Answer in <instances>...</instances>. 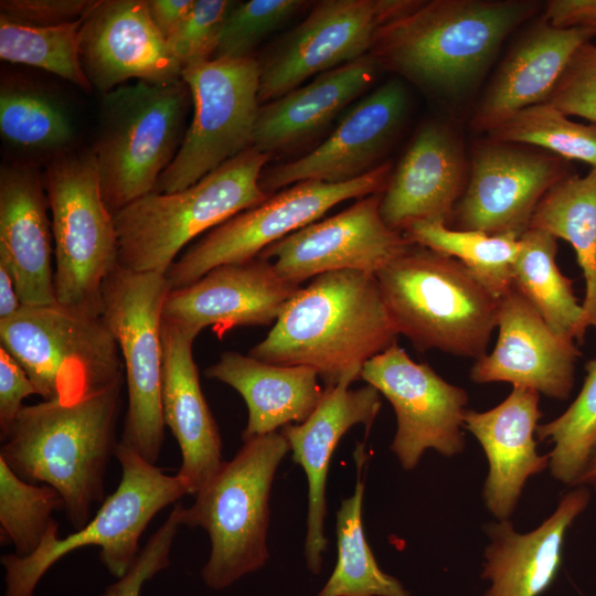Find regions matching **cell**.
I'll list each match as a JSON object with an SVG mask.
<instances>
[{
	"label": "cell",
	"instance_id": "1",
	"mask_svg": "<svg viewBox=\"0 0 596 596\" xmlns=\"http://www.w3.org/2000/svg\"><path fill=\"white\" fill-rule=\"evenodd\" d=\"M398 334L375 274L337 270L300 287L248 355L309 368L326 386L351 384L369 360L396 343Z\"/></svg>",
	"mask_w": 596,
	"mask_h": 596
},
{
	"label": "cell",
	"instance_id": "2",
	"mask_svg": "<svg viewBox=\"0 0 596 596\" xmlns=\"http://www.w3.org/2000/svg\"><path fill=\"white\" fill-rule=\"evenodd\" d=\"M124 377L74 402L24 406L2 440L0 459L21 479L53 487L75 529L105 494L107 465L119 441Z\"/></svg>",
	"mask_w": 596,
	"mask_h": 596
},
{
	"label": "cell",
	"instance_id": "3",
	"mask_svg": "<svg viewBox=\"0 0 596 596\" xmlns=\"http://www.w3.org/2000/svg\"><path fill=\"white\" fill-rule=\"evenodd\" d=\"M535 2L433 0L382 26L369 55L416 84L456 94L475 83Z\"/></svg>",
	"mask_w": 596,
	"mask_h": 596
},
{
	"label": "cell",
	"instance_id": "4",
	"mask_svg": "<svg viewBox=\"0 0 596 596\" xmlns=\"http://www.w3.org/2000/svg\"><path fill=\"white\" fill-rule=\"evenodd\" d=\"M375 276L398 333L418 351L486 354L499 298L459 260L412 244Z\"/></svg>",
	"mask_w": 596,
	"mask_h": 596
},
{
	"label": "cell",
	"instance_id": "5",
	"mask_svg": "<svg viewBox=\"0 0 596 596\" xmlns=\"http://www.w3.org/2000/svg\"><path fill=\"white\" fill-rule=\"evenodd\" d=\"M269 159L251 147L189 188L151 192L120 209L114 214L118 265L166 274L194 237L269 196L259 183Z\"/></svg>",
	"mask_w": 596,
	"mask_h": 596
},
{
	"label": "cell",
	"instance_id": "6",
	"mask_svg": "<svg viewBox=\"0 0 596 596\" xmlns=\"http://www.w3.org/2000/svg\"><path fill=\"white\" fill-rule=\"evenodd\" d=\"M289 450L278 430L245 440L194 494L193 504L182 505L181 524L209 534L211 553L201 576L210 588L224 589L266 564L272 485Z\"/></svg>",
	"mask_w": 596,
	"mask_h": 596
},
{
	"label": "cell",
	"instance_id": "7",
	"mask_svg": "<svg viewBox=\"0 0 596 596\" xmlns=\"http://www.w3.org/2000/svg\"><path fill=\"white\" fill-rule=\"evenodd\" d=\"M191 104L182 78L137 81L102 94L93 152L103 199L113 214L155 191L182 143Z\"/></svg>",
	"mask_w": 596,
	"mask_h": 596
},
{
	"label": "cell",
	"instance_id": "8",
	"mask_svg": "<svg viewBox=\"0 0 596 596\" xmlns=\"http://www.w3.org/2000/svg\"><path fill=\"white\" fill-rule=\"evenodd\" d=\"M115 457L123 471L118 487L82 529L60 539L56 525L31 555L1 556L6 571L4 596H33L38 583L57 561L86 546H98L108 572L121 577L137 558L139 539L152 518L189 493L180 476L166 475L120 441Z\"/></svg>",
	"mask_w": 596,
	"mask_h": 596
},
{
	"label": "cell",
	"instance_id": "9",
	"mask_svg": "<svg viewBox=\"0 0 596 596\" xmlns=\"http://www.w3.org/2000/svg\"><path fill=\"white\" fill-rule=\"evenodd\" d=\"M44 183L52 216L55 300L102 317L103 284L118 266V240L93 150L58 155L47 164Z\"/></svg>",
	"mask_w": 596,
	"mask_h": 596
},
{
	"label": "cell",
	"instance_id": "10",
	"mask_svg": "<svg viewBox=\"0 0 596 596\" xmlns=\"http://www.w3.org/2000/svg\"><path fill=\"white\" fill-rule=\"evenodd\" d=\"M0 347L19 362L44 401L74 402L124 377L118 344L103 316L57 302L22 305L1 320Z\"/></svg>",
	"mask_w": 596,
	"mask_h": 596
},
{
	"label": "cell",
	"instance_id": "11",
	"mask_svg": "<svg viewBox=\"0 0 596 596\" xmlns=\"http://www.w3.org/2000/svg\"><path fill=\"white\" fill-rule=\"evenodd\" d=\"M171 287L161 273H136L119 265L102 289V316L124 364L128 408L120 443L156 464L164 440L161 409L163 306Z\"/></svg>",
	"mask_w": 596,
	"mask_h": 596
},
{
	"label": "cell",
	"instance_id": "12",
	"mask_svg": "<svg viewBox=\"0 0 596 596\" xmlns=\"http://www.w3.org/2000/svg\"><path fill=\"white\" fill-rule=\"evenodd\" d=\"M260 64L252 57H212L182 68L193 116L171 164L153 192L183 190L253 147Z\"/></svg>",
	"mask_w": 596,
	"mask_h": 596
},
{
	"label": "cell",
	"instance_id": "13",
	"mask_svg": "<svg viewBox=\"0 0 596 596\" xmlns=\"http://www.w3.org/2000/svg\"><path fill=\"white\" fill-rule=\"evenodd\" d=\"M392 173L384 162L342 183L307 180L269 195L215 226L172 263L166 273L171 289L188 286L211 269L256 258L265 248L316 222L334 205L352 198L382 193Z\"/></svg>",
	"mask_w": 596,
	"mask_h": 596
},
{
	"label": "cell",
	"instance_id": "14",
	"mask_svg": "<svg viewBox=\"0 0 596 596\" xmlns=\"http://www.w3.org/2000/svg\"><path fill=\"white\" fill-rule=\"evenodd\" d=\"M418 0H323L260 64L258 102L268 103L370 53L382 26Z\"/></svg>",
	"mask_w": 596,
	"mask_h": 596
},
{
	"label": "cell",
	"instance_id": "15",
	"mask_svg": "<svg viewBox=\"0 0 596 596\" xmlns=\"http://www.w3.org/2000/svg\"><path fill=\"white\" fill-rule=\"evenodd\" d=\"M361 379L392 404L397 429L391 449L405 469H413L433 448L453 456L464 448L465 390L446 382L429 365L414 362L394 343L369 360Z\"/></svg>",
	"mask_w": 596,
	"mask_h": 596
},
{
	"label": "cell",
	"instance_id": "16",
	"mask_svg": "<svg viewBox=\"0 0 596 596\" xmlns=\"http://www.w3.org/2000/svg\"><path fill=\"white\" fill-rule=\"evenodd\" d=\"M381 194L358 199L338 214L272 244L257 257L269 260L284 280L296 285L337 270L376 274L412 245L383 221Z\"/></svg>",
	"mask_w": 596,
	"mask_h": 596
},
{
	"label": "cell",
	"instance_id": "17",
	"mask_svg": "<svg viewBox=\"0 0 596 596\" xmlns=\"http://www.w3.org/2000/svg\"><path fill=\"white\" fill-rule=\"evenodd\" d=\"M564 159L492 140L476 148L456 228L520 237L549 189L566 177Z\"/></svg>",
	"mask_w": 596,
	"mask_h": 596
},
{
	"label": "cell",
	"instance_id": "18",
	"mask_svg": "<svg viewBox=\"0 0 596 596\" xmlns=\"http://www.w3.org/2000/svg\"><path fill=\"white\" fill-rule=\"evenodd\" d=\"M299 288L259 257L222 265L188 286L171 289L162 320L192 339L206 327L222 337L237 327L274 324Z\"/></svg>",
	"mask_w": 596,
	"mask_h": 596
},
{
	"label": "cell",
	"instance_id": "19",
	"mask_svg": "<svg viewBox=\"0 0 596 596\" xmlns=\"http://www.w3.org/2000/svg\"><path fill=\"white\" fill-rule=\"evenodd\" d=\"M79 60L102 94L131 79L182 78V65L152 22L147 0H97L79 30Z\"/></svg>",
	"mask_w": 596,
	"mask_h": 596
},
{
	"label": "cell",
	"instance_id": "20",
	"mask_svg": "<svg viewBox=\"0 0 596 596\" xmlns=\"http://www.w3.org/2000/svg\"><path fill=\"white\" fill-rule=\"evenodd\" d=\"M407 109L404 86L390 81L356 103L332 134L307 155L273 167L260 175V187L269 192L295 183L316 180L342 183L374 170Z\"/></svg>",
	"mask_w": 596,
	"mask_h": 596
},
{
	"label": "cell",
	"instance_id": "21",
	"mask_svg": "<svg viewBox=\"0 0 596 596\" xmlns=\"http://www.w3.org/2000/svg\"><path fill=\"white\" fill-rule=\"evenodd\" d=\"M497 327V344L476 360L472 381L509 382L558 400L570 396L581 352L574 341L556 334L514 286L499 299Z\"/></svg>",
	"mask_w": 596,
	"mask_h": 596
},
{
	"label": "cell",
	"instance_id": "22",
	"mask_svg": "<svg viewBox=\"0 0 596 596\" xmlns=\"http://www.w3.org/2000/svg\"><path fill=\"white\" fill-rule=\"evenodd\" d=\"M340 382L326 386L324 394L309 417L299 424L283 427L292 460L300 465L308 481L306 564L319 574L327 549L324 520L327 514L326 483L333 451L342 436L354 425L369 430L376 417L381 398L376 389L366 385L356 390Z\"/></svg>",
	"mask_w": 596,
	"mask_h": 596
},
{
	"label": "cell",
	"instance_id": "23",
	"mask_svg": "<svg viewBox=\"0 0 596 596\" xmlns=\"http://www.w3.org/2000/svg\"><path fill=\"white\" fill-rule=\"evenodd\" d=\"M467 185L462 151L437 124L422 127L381 194L385 224L403 233L415 222L448 225Z\"/></svg>",
	"mask_w": 596,
	"mask_h": 596
},
{
	"label": "cell",
	"instance_id": "24",
	"mask_svg": "<svg viewBox=\"0 0 596 596\" xmlns=\"http://www.w3.org/2000/svg\"><path fill=\"white\" fill-rule=\"evenodd\" d=\"M49 200L40 172L28 164L0 171V257L11 266L22 305L56 302L54 242Z\"/></svg>",
	"mask_w": 596,
	"mask_h": 596
},
{
	"label": "cell",
	"instance_id": "25",
	"mask_svg": "<svg viewBox=\"0 0 596 596\" xmlns=\"http://www.w3.org/2000/svg\"><path fill=\"white\" fill-rule=\"evenodd\" d=\"M194 339L162 320L161 409L178 441L182 462L177 473L195 494L220 469L222 443L203 395L193 359Z\"/></svg>",
	"mask_w": 596,
	"mask_h": 596
},
{
	"label": "cell",
	"instance_id": "26",
	"mask_svg": "<svg viewBox=\"0 0 596 596\" xmlns=\"http://www.w3.org/2000/svg\"><path fill=\"white\" fill-rule=\"evenodd\" d=\"M539 400L534 390L513 387L494 408L466 411L464 416V426L479 440L489 460L486 504L501 520L513 512L525 480L550 461L549 455H538L533 437L542 416Z\"/></svg>",
	"mask_w": 596,
	"mask_h": 596
},
{
	"label": "cell",
	"instance_id": "27",
	"mask_svg": "<svg viewBox=\"0 0 596 596\" xmlns=\"http://www.w3.org/2000/svg\"><path fill=\"white\" fill-rule=\"evenodd\" d=\"M596 36L590 28H556L544 19L510 51L472 119L489 132L515 113L545 103L575 52Z\"/></svg>",
	"mask_w": 596,
	"mask_h": 596
},
{
	"label": "cell",
	"instance_id": "28",
	"mask_svg": "<svg viewBox=\"0 0 596 596\" xmlns=\"http://www.w3.org/2000/svg\"><path fill=\"white\" fill-rule=\"evenodd\" d=\"M377 67L368 54L259 106L253 147L272 155L305 141L369 88Z\"/></svg>",
	"mask_w": 596,
	"mask_h": 596
},
{
	"label": "cell",
	"instance_id": "29",
	"mask_svg": "<svg viewBox=\"0 0 596 596\" xmlns=\"http://www.w3.org/2000/svg\"><path fill=\"white\" fill-rule=\"evenodd\" d=\"M204 373L232 386L244 398L248 419L243 441L302 423L326 390L317 372L309 368L272 364L233 351L222 353Z\"/></svg>",
	"mask_w": 596,
	"mask_h": 596
},
{
	"label": "cell",
	"instance_id": "30",
	"mask_svg": "<svg viewBox=\"0 0 596 596\" xmlns=\"http://www.w3.org/2000/svg\"><path fill=\"white\" fill-rule=\"evenodd\" d=\"M588 500L584 487L567 493L556 511L528 534H518L508 520L491 525L482 575L492 585L485 596H539L544 592L561 565L565 532Z\"/></svg>",
	"mask_w": 596,
	"mask_h": 596
},
{
	"label": "cell",
	"instance_id": "31",
	"mask_svg": "<svg viewBox=\"0 0 596 596\" xmlns=\"http://www.w3.org/2000/svg\"><path fill=\"white\" fill-rule=\"evenodd\" d=\"M556 237L552 234L526 230L520 236L513 285L556 334L581 343L588 327L586 315L574 295L573 281L556 264Z\"/></svg>",
	"mask_w": 596,
	"mask_h": 596
},
{
	"label": "cell",
	"instance_id": "32",
	"mask_svg": "<svg viewBox=\"0 0 596 596\" xmlns=\"http://www.w3.org/2000/svg\"><path fill=\"white\" fill-rule=\"evenodd\" d=\"M530 227L574 248L586 283L582 306L588 327L596 330V167L584 177L566 175L552 185L538 203Z\"/></svg>",
	"mask_w": 596,
	"mask_h": 596
},
{
	"label": "cell",
	"instance_id": "33",
	"mask_svg": "<svg viewBox=\"0 0 596 596\" xmlns=\"http://www.w3.org/2000/svg\"><path fill=\"white\" fill-rule=\"evenodd\" d=\"M356 483L351 497L343 499L337 512L338 558L330 577L317 596H409L403 585L377 565L362 524L366 460L364 444L354 450Z\"/></svg>",
	"mask_w": 596,
	"mask_h": 596
},
{
	"label": "cell",
	"instance_id": "34",
	"mask_svg": "<svg viewBox=\"0 0 596 596\" xmlns=\"http://www.w3.org/2000/svg\"><path fill=\"white\" fill-rule=\"evenodd\" d=\"M403 235L412 244L456 258L499 299L514 286L513 265L520 252V237L513 234L492 235L415 222Z\"/></svg>",
	"mask_w": 596,
	"mask_h": 596
},
{
	"label": "cell",
	"instance_id": "35",
	"mask_svg": "<svg viewBox=\"0 0 596 596\" xmlns=\"http://www.w3.org/2000/svg\"><path fill=\"white\" fill-rule=\"evenodd\" d=\"M0 132L6 142L23 150L60 151L72 141L74 127L65 108L49 94L2 83Z\"/></svg>",
	"mask_w": 596,
	"mask_h": 596
},
{
	"label": "cell",
	"instance_id": "36",
	"mask_svg": "<svg viewBox=\"0 0 596 596\" xmlns=\"http://www.w3.org/2000/svg\"><path fill=\"white\" fill-rule=\"evenodd\" d=\"M79 20L52 26L19 24L0 17V57L53 73L89 92L79 60Z\"/></svg>",
	"mask_w": 596,
	"mask_h": 596
},
{
	"label": "cell",
	"instance_id": "37",
	"mask_svg": "<svg viewBox=\"0 0 596 596\" xmlns=\"http://www.w3.org/2000/svg\"><path fill=\"white\" fill-rule=\"evenodd\" d=\"M64 510V500L53 487L21 479L0 459V541L13 544L18 556L34 553L58 523L52 517Z\"/></svg>",
	"mask_w": 596,
	"mask_h": 596
},
{
	"label": "cell",
	"instance_id": "38",
	"mask_svg": "<svg viewBox=\"0 0 596 596\" xmlns=\"http://www.w3.org/2000/svg\"><path fill=\"white\" fill-rule=\"evenodd\" d=\"M488 134L496 141L532 145L596 167V124L571 120L546 102L515 113Z\"/></svg>",
	"mask_w": 596,
	"mask_h": 596
},
{
	"label": "cell",
	"instance_id": "39",
	"mask_svg": "<svg viewBox=\"0 0 596 596\" xmlns=\"http://www.w3.org/2000/svg\"><path fill=\"white\" fill-rule=\"evenodd\" d=\"M587 376L572 405L554 421L539 425L536 436L554 444L550 456L552 475L576 485L596 444V360L586 364Z\"/></svg>",
	"mask_w": 596,
	"mask_h": 596
},
{
	"label": "cell",
	"instance_id": "40",
	"mask_svg": "<svg viewBox=\"0 0 596 596\" xmlns=\"http://www.w3.org/2000/svg\"><path fill=\"white\" fill-rule=\"evenodd\" d=\"M304 0H249L228 11L213 57L246 58L273 31L307 7Z\"/></svg>",
	"mask_w": 596,
	"mask_h": 596
},
{
	"label": "cell",
	"instance_id": "41",
	"mask_svg": "<svg viewBox=\"0 0 596 596\" xmlns=\"http://www.w3.org/2000/svg\"><path fill=\"white\" fill-rule=\"evenodd\" d=\"M235 1L194 0L178 31L168 40L182 68L214 56L224 20Z\"/></svg>",
	"mask_w": 596,
	"mask_h": 596
},
{
	"label": "cell",
	"instance_id": "42",
	"mask_svg": "<svg viewBox=\"0 0 596 596\" xmlns=\"http://www.w3.org/2000/svg\"><path fill=\"white\" fill-rule=\"evenodd\" d=\"M546 103L596 124V43L589 41L575 52Z\"/></svg>",
	"mask_w": 596,
	"mask_h": 596
},
{
	"label": "cell",
	"instance_id": "43",
	"mask_svg": "<svg viewBox=\"0 0 596 596\" xmlns=\"http://www.w3.org/2000/svg\"><path fill=\"white\" fill-rule=\"evenodd\" d=\"M181 503L172 511L140 550L130 568L109 585L102 596H140L142 585L170 565V551L181 524Z\"/></svg>",
	"mask_w": 596,
	"mask_h": 596
},
{
	"label": "cell",
	"instance_id": "44",
	"mask_svg": "<svg viewBox=\"0 0 596 596\" xmlns=\"http://www.w3.org/2000/svg\"><path fill=\"white\" fill-rule=\"evenodd\" d=\"M97 0H2L0 17L31 25L52 26L85 17Z\"/></svg>",
	"mask_w": 596,
	"mask_h": 596
},
{
	"label": "cell",
	"instance_id": "45",
	"mask_svg": "<svg viewBox=\"0 0 596 596\" xmlns=\"http://www.w3.org/2000/svg\"><path fill=\"white\" fill-rule=\"evenodd\" d=\"M36 394L29 375L19 362L0 347V438L8 435L17 416L24 407L23 401Z\"/></svg>",
	"mask_w": 596,
	"mask_h": 596
},
{
	"label": "cell",
	"instance_id": "46",
	"mask_svg": "<svg viewBox=\"0 0 596 596\" xmlns=\"http://www.w3.org/2000/svg\"><path fill=\"white\" fill-rule=\"evenodd\" d=\"M556 28H590L596 31V0H552L544 18Z\"/></svg>",
	"mask_w": 596,
	"mask_h": 596
},
{
	"label": "cell",
	"instance_id": "47",
	"mask_svg": "<svg viewBox=\"0 0 596 596\" xmlns=\"http://www.w3.org/2000/svg\"><path fill=\"white\" fill-rule=\"evenodd\" d=\"M194 0H147L152 22L168 41L180 28Z\"/></svg>",
	"mask_w": 596,
	"mask_h": 596
},
{
	"label": "cell",
	"instance_id": "48",
	"mask_svg": "<svg viewBox=\"0 0 596 596\" xmlns=\"http://www.w3.org/2000/svg\"><path fill=\"white\" fill-rule=\"evenodd\" d=\"M22 304L10 264L0 257V321L13 316Z\"/></svg>",
	"mask_w": 596,
	"mask_h": 596
},
{
	"label": "cell",
	"instance_id": "49",
	"mask_svg": "<svg viewBox=\"0 0 596 596\" xmlns=\"http://www.w3.org/2000/svg\"><path fill=\"white\" fill-rule=\"evenodd\" d=\"M592 485L596 488V444L592 450L585 470L579 476L576 485Z\"/></svg>",
	"mask_w": 596,
	"mask_h": 596
}]
</instances>
